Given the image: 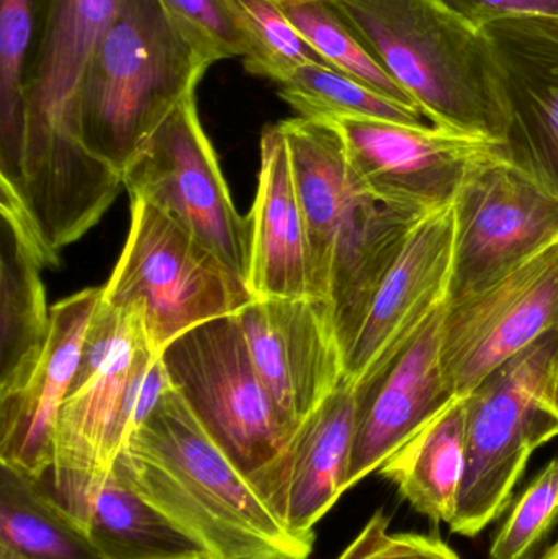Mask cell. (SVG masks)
Instances as JSON below:
<instances>
[{
  "mask_svg": "<svg viewBox=\"0 0 558 559\" xmlns=\"http://www.w3.org/2000/svg\"><path fill=\"white\" fill-rule=\"evenodd\" d=\"M120 0H36L12 180L51 254L79 241L117 199L123 179L82 143L79 94Z\"/></svg>",
  "mask_w": 558,
  "mask_h": 559,
  "instance_id": "cell-1",
  "label": "cell"
},
{
  "mask_svg": "<svg viewBox=\"0 0 558 559\" xmlns=\"http://www.w3.org/2000/svg\"><path fill=\"white\" fill-rule=\"evenodd\" d=\"M115 472L215 559H307L295 537L170 388L130 437Z\"/></svg>",
  "mask_w": 558,
  "mask_h": 559,
  "instance_id": "cell-2",
  "label": "cell"
},
{
  "mask_svg": "<svg viewBox=\"0 0 558 559\" xmlns=\"http://www.w3.org/2000/svg\"><path fill=\"white\" fill-rule=\"evenodd\" d=\"M432 127L503 143L507 111L487 36L436 0H331Z\"/></svg>",
  "mask_w": 558,
  "mask_h": 559,
  "instance_id": "cell-3",
  "label": "cell"
},
{
  "mask_svg": "<svg viewBox=\"0 0 558 559\" xmlns=\"http://www.w3.org/2000/svg\"><path fill=\"white\" fill-rule=\"evenodd\" d=\"M209 68L159 0H120L79 94L82 143L123 173Z\"/></svg>",
  "mask_w": 558,
  "mask_h": 559,
  "instance_id": "cell-4",
  "label": "cell"
},
{
  "mask_svg": "<svg viewBox=\"0 0 558 559\" xmlns=\"http://www.w3.org/2000/svg\"><path fill=\"white\" fill-rule=\"evenodd\" d=\"M161 358L174 390L285 524L288 453L300 429L262 384L236 314L190 329Z\"/></svg>",
  "mask_w": 558,
  "mask_h": 559,
  "instance_id": "cell-5",
  "label": "cell"
},
{
  "mask_svg": "<svg viewBox=\"0 0 558 559\" xmlns=\"http://www.w3.org/2000/svg\"><path fill=\"white\" fill-rule=\"evenodd\" d=\"M557 371L558 331H553L464 397V472L449 522L454 534L475 537L497 521L530 456L558 437V416L547 401Z\"/></svg>",
  "mask_w": 558,
  "mask_h": 559,
  "instance_id": "cell-6",
  "label": "cell"
},
{
  "mask_svg": "<svg viewBox=\"0 0 558 559\" xmlns=\"http://www.w3.org/2000/svg\"><path fill=\"white\" fill-rule=\"evenodd\" d=\"M102 299L117 309H138L147 342L161 355L190 329L238 314L254 295L182 226L133 202L127 242Z\"/></svg>",
  "mask_w": 558,
  "mask_h": 559,
  "instance_id": "cell-7",
  "label": "cell"
},
{
  "mask_svg": "<svg viewBox=\"0 0 558 559\" xmlns=\"http://www.w3.org/2000/svg\"><path fill=\"white\" fill-rule=\"evenodd\" d=\"M146 342L138 309H117L100 299L59 411L55 460L45 478L59 504L82 525L92 499L123 452L124 393L134 358Z\"/></svg>",
  "mask_w": 558,
  "mask_h": 559,
  "instance_id": "cell-8",
  "label": "cell"
},
{
  "mask_svg": "<svg viewBox=\"0 0 558 559\" xmlns=\"http://www.w3.org/2000/svg\"><path fill=\"white\" fill-rule=\"evenodd\" d=\"M131 202L182 226L248 283L251 223L229 195L218 157L200 123L195 94L183 98L121 173Z\"/></svg>",
  "mask_w": 558,
  "mask_h": 559,
  "instance_id": "cell-9",
  "label": "cell"
},
{
  "mask_svg": "<svg viewBox=\"0 0 558 559\" xmlns=\"http://www.w3.org/2000/svg\"><path fill=\"white\" fill-rule=\"evenodd\" d=\"M452 210L446 302L487 288L558 242V197L501 154L472 167Z\"/></svg>",
  "mask_w": 558,
  "mask_h": 559,
  "instance_id": "cell-10",
  "label": "cell"
},
{
  "mask_svg": "<svg viewBox=\"0 0 558 559\" xmlns=\"http://www.w3.org/2000/svg\"><path fill=\"white\" fill-rule=\"evenodd\" d=\"M558 331V242L503 278L446 302L439 364L446 386L465 397L491 371Z\"/></svg>",
  "mask_w": 558,
  "mask_h": 559,
  "instance_id": "cell-11",
  "label": "cell"
},
{
  "mask_svg": "<svg viewBox=\"0 0 558 559\" xmlns=\"http://www.w3.org/2000/svg\"><path fill=\"white\" fill-rule=\"evenodd\" d=\"M347 159L364 189L385 205L431 215L454 203L475 164L500 144L438 127L337 118Z\"/></svg>",
  "mask_w": 558,
  "mask_h": 559,
  "instance_id": "cell-12",
  "label": "cell"
},
{
  "mask_svg": "<svg viewBox=\"0 0 558 559\" xmlns=\"http://www.w3.org/2000/svg\"><path fill=\"white\" fill-rule=\"evenodd\" d=\"M444 305L354 384L346 489L379 472L396 450L459 400L446 386L439 364Z\"/></svg>",
  "mask_w": 558,
  "mask_h": 559,
  "instance_id": "cell-13",
  "label": "cell"
},
{
  "mask_svg": "<svg viewBox=\"0 0 558 559\" xmlns=\"http://www.w3.org/2000/svg\"><path fill=\"white\" fill-rule=\"evenodd\" d=\"M236 319L262 384L300 429L344 381L330 308L307 298H254Z\"/></svg>",
  "mask_w": 558,
  "mask_h": 559,
  "instance_id": "cell-14",
  "label": "cell"
},
{
  "mask_svg": "<svg viewBox=\"0 0 558 559\" xmlns=\"http://www.w3.org/2000/svg\"><path fill=\"white\" fill-rule=\"evenodd\" d=\"M482 32L507 111L501 156L558 197V16H511Z\"/></svg>",
  "mask_w": 558,
  "mask_h": 559,
  "instance_id": "cell-15",
  "label": "cell"
},
{
  "mask_svg": "<svg viewBox=\"0 0 558 559\" xmlns=\"http://www.w3.org/2000/svg\"><path fill=\"white\" fill-rule=\"evenodd\" d=\"M307 225L314 301H330L331 272L363 228L377 199L357 179L346 146L330 120L281 121Z\"/></svg>",
  "mask_w": 558,
  "mask_h": 559,
  "instance_id": "cell-16",
  "label": "cell"
},
{
  "mask_svg": "<svg viewBox=\"0 0 558 559\" xmlns=\"http://www.w3.org/2000/svg\"><path fill=\"white\" fill-rule=\"evenodd\" d=\"M100 299L102 288H85L52 306L49 337L38 365L22 388L0 396V465L36 479L48 475L59 411Z\"/></svg>",
  "mask_w": 558,
  "mask_h": 559,
  "instance_id": "cell-17",
  "label": "cell"
},
{
  "mask_svg": "<svg viewBox=\"0 0 558 559\" xmlns=\"http://www.w3.org/2000/svg\"><path fill=\"white\" fill-rule=\"evenodd\" d=\"M454 233L452 205L418 223L344 357V381L351 386L444 305L451 282Z\"/></svg>",
  "mask_w": 558,
  "mask_h": 559,
  "instance_id": "cell-18",
  "label": "cell"
},
{
  "mask_svg": "<svg viewBox=\"0 0 558 559\" xmlns=\"http://www.w3.org/2000/svg\"><path fill=\"white\" fill-rule=\"evenodd\" d=\"M58 264L35 231L19 195L0 192V396L28 380L51 325L41 271Z\"/></svg>",
  "mask_w": 558,
  "mask_h": 559,
  "instance_id": "cell-19",
  "label": "cell"
},
{
  "mask_svg": "<svg viewBox=\"0 0 558 559\" xmlns=\"http://www.w3.org/2000/svg\"><path fill=\"white\" fill-rule=\"evenodd\" d=\"M248 218V286L254 298L313 299L307 225L281 124L262 134L258 192Z\"/></svg>",
  "mask_w": 558,
  "mask_h": 559,
  "instance_id": "cell-20",
  "label": "cell"
},
{
  "mask_svg": "<svg viewBox=\"0 0 558 559\" xmlns=\"http://www.w3.org/2000/svg\"><path fill=\"white\" fill-rule=\"evenodd\" d=\"M354 432V391L347 381L305 420L288 453L285 525L314 542L313 528L347 491Z\"/></svg>",
  "mask_w": 558,
  "mask_h": 559,
  "instance_id": "cell-21",
  "label": "cell"
},
{
  "mask_svg": "<svg viewBox=\"0 0 558 559\" xmlns=\"http://www.w3.org/2000/svg\"><path fill=\"white\" fill-rule=\"evenodd\" d=\"M465 453V401L452 403L426 424L379 473L432 524H449L461 488Z\"/></svg>",
  "mask_w": 558,
  "mask_h": 559,
  "instance_id": "cell-22",
  "label": "cell"
},
{
  "mask_svg": "<svg viewBox=\"0 0 558 559\" xmlns=\"http://www.w3.org/2000/svg\"><path fill=\"white\" fill-rule=\"evenodd\" d=\"M0 542L29 559H104L46 479L0 465Z\"/></svg>",
  "mask_w": 558,
  "mask_h": 559,
  "instance_id": "cell-23",
  "label": "cell"
},
{
  "mask_svg": "<svg viewBox=\"0 0 558 559\" xmlns=\"http://www.w3.org/2000/svg\"><path fill=\"white\" fill-rule=\"evenodd\" d=\"M84 527L104 559H157L199 550L115 469L92 499Z\"/></svg>",
  "mask_w": 558,
  "mask_h": 559,
  "instance_id": "cell-24",
  "label": "cell"
},
{
  "mask_svg": "<svg viewBox=\"0 0 558 559\" xmlns=\"http://www.w3.org/2000/svg\"><path fill=\"white\" fill-rule=\"evenodd\" d=\"M278 85V95L300 117L318 120L370 118L425 127V115L415 108L390 100L363 82L327 64L298 68Z\"/></svg>",
  "mask_w": 558,
  "mask_h": 559,
  "instance_id": "cell-25",
  "label": "cell"
},
{
  "mask_svg": "<svg viewBox=\"0 0 558 559\" xmlns=\"http://www.w3.org/2000/svg\"><path fill=\"white\" fill-rule=\"evenodd\" d=\"M277 3L298 35L328 66L390 100L418 110L409 95L373 59L331 0H277Z\"/></svg>",
  "mask_w": 558,
  "mask_h": 559,
  "instance_id": "cell-26",
  "label": "cell"
},
{
  "mask_svg": "<svg viewBox=\"0 0 558 559\" xmlns=\"http://www.w3.org/2000/svg\"><path fill=\"white\" fill-rule=\"evenodd\" d=\"M229 3L245 39L242 59L249 74L281 84L301 66L327 64L298 35L277 0H229Z\"/></svg>",
  "mask_w": 558,
  "mask_h": 559,
  "instance_id": "cell-27",
  "label": "cell"
},
{
  "mask_svg": "<svg viewBox=\"0 0 558 559\" xmlns=\"http://www.w3.org/2000/svg\"><path fill=\"white\" fill-rule=\"evenodd\" d=\"M36 0H2L0 5V176L12 180L23 128L26 59L35 32Z\"/></svg>",
  "mask_w": 558,
  "mask_h": 559,
  "instance_id": "cell-28",
  "label": "cell"
},
{
  "mask_svg": "<svg viewBox=\"0 0 558 559\" xmlns=\"http://www.w3.org/2000/svg\"><path fill=\"white\" fill-rule=\"evenodd\" d=\"M558 524V459L521 495L491 544V559H527Z\"/></svg>",
  "mask_w": 558,
  "mask_h": 559,
  "instance_id": "cell-29",
  "label": "cell"
},
{
  "mask_svg": "<svg viewBox=\"0 0 558 559\" xmlns=\"http://www.w3.org/2000/svg\"><path fill=\"white\" fill-rule=\"evenodd\" d=\"M166 15L210 66L245 58L246 46L229 0H159Z\"/></svg>",
  "mask_w": 558,
  "mask_h": 559,
  "instance_id": "cell-30",
  "label": "cell"
},
{
  "mask_svg": "<svg viewBox=\"0 0 558 559\" xmlns=\"http://www.w3.org/2000/svg\"><path fill=\"white\" fill-rule=\"evenodd\" d=\"M462 22L484 29L498 20L524 15L558 16V0H436Z\"/></svg>",
  "mask_w": 558,
  "mask_h": 559,
  "instance_id": "cell-31",
  "label": "cell"
},
{
  "mask_svg": "<svg viewBox=\"0 0 558 559\" xmlns=\"http://www.w3.org/2000/svg\"><path fill=\"white\" fill-rule=\"evenodd\" d=\"M369 559H459V557L439 538L413 534H387L373 548Z\"/></svg>",
  "mask_w": 558,
  "mask_h": 559,
  "instance_id": "cell-32",
  "label": "cell"
},
{
  "mask_svg": "<svg viewBox=\"0 0 558 559\" xmlns=\"http://www.w3.org/2000/svg\"><path fill=\"white\" fill-rule=\"evenodd\" d=\"M389 534V518L385 512L377 511L357 535L356 540L337 559H369L373 548Z\"/></svg>",
  "mask_w": 558,
  "mask_h": 559,
  "instance_id": "cell-33",
  "label": "cell"
},
{
  "mask_svg": "<svg viewBox=\"0 0 558 559\" xmlns=\"http://www.w3.org/2000/svg\"><path fill=\"white\" fill-rule=\"evenodd\" d=\"M0 559H29L26 558L25 555L20 554L15 548L10 547V545L3 544L0 542Z\"/></svg>",
  "mask_w": 558,
  "mask_h": 559,
  "instance_id": "cell-34",
  "label": "cell"
},
{
  "mask_svg": "<svg viewBox=\"0 0 558 559\" xmlns=\"http://www.w3.org/2000/svg\"><path fill=\"white\" fill-rule=\"evenodd\" d=\"M157 559H215L212 555L205 554V551H190V554L176 555V557H166Z\"/></svg>",
  "mask_w": 558,
  "mask_h": 559,
  "instance_id": "cell-35",
  "label": "cell"
},
{
  "mask_svg": "<svg viewBox=\"0 0 558 559\" xmlns=\"http://www.w3.org/2000/svg\"><path fill=\"white\" fill-rule=\"evenodd\" d=\"M547 401H549V406L553 407L554 413L558 416V371L556 381H554L553 390H550L549 393V400Z\"/></svg>",
  "mask_w": 558,
  "mask_h": 559,
  "instance_id": "cell-36",
  "label": "cell"
},
{
  "mask_svg": "<svg viewBox=\"0 0 558 559\" xmlns=\"http://www.w3.org/2000/svg\"><path fill=\"white\" fill-rule=\"evenodd\" d=\"M543 559H558V540L549 548V551L544 555Z\"/></svg>",
  "mask_w": 558,
  "mask_h": 559,
  "instance_id": "cell-37",
  "label": "cell"
}]
</instances>
